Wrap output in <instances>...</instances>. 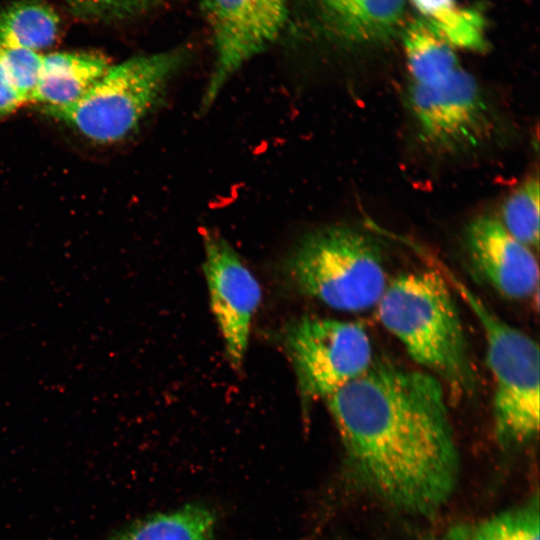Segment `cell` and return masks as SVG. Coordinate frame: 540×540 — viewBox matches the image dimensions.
<instances>
[{
    "instance_id": "cell-11",
    "label": "cell",
    "mask_w": 540,
    "mask_h": 540,
    "mask_svg": "<svg viewBox=\"0 0 540 540\" xmlns=\"http://www.w3.org/2000/svg\"><path fill=\"white\" fill-rule=\"evenodd\" d=\"M101 54L55 52L43 55L33 101L46 114L77 103L110 68Z\"/></svg>"
},
{
    "instance_id": "cell-3",
    "label": "cell",
    "mask_w": 540,
    "mask_h": 540,
    "mask_svg": "<svg viewBox=\"0 0 540 540\" xmlns=\"http://www.w3.org/2000/svg\"><path fill=\"white\" fill-rule=\"evenodd\" d=\"M282 274L293 291L348 312L377 305L388 285L377 243L364 232L342 225L301 238L286 256Z\"/></svg>"
},
{
    "instance_id": "cell-16",
    "label": "cell",
    "mask_w": 540,
    "mask_h": 540,
    "mask_svg": "<svg viewBox=\"0 0 540 540\" xmlns=\"http://www.w3.org/2000/svg\"><path fill=\"white\" fill-rule=\"evenodd\" d=\"M539 500L475 522L452 526L443 540H540Z\"/></svg>"
},
{
    "instance_id": "cell-21",
    "label": "cell",
    "mask_w": 540,
    "mask_h": 540,
    "mask_svg": "<svg viewBox=\"0 0 540 540\" xmlns=\"http://www.w3.org/2000/svg\"><path fill=\"white\" fill-rule=\"evenodd\" d=\"M23 105L0 60V117L14 113Z\"/></svg>"
},
{
    "instance_id": "cell-18",
    "label": "cell",
    "mask_w": 540,
    "mask_h": 540,
    "mask_svg": "<svg viewBox=\"0 0 540 540\" xmlns=\"http://www.w3.org/2000/svg\"><path fill=\"white\" fill-rule=\"evenodd\" d=\"M424 21L453 48L482 51L486 46L483 16L474 9L458 7L455 1Z\"/></svg>"
},
{
    "instance_id": "cell-10",
    "label": "cell",
    "mask_w": 540,
    "mask_h": 540,
    "mask_svg": "<svg viewBox=\"0 0 540 540\" xmlns=\"http://www.w3.org/2000/svg\"><path fill=\"white\" fill-rule=\"evenodd\" d=\"M465 242L471 263L499 293L511 299L537 294L539 268L535 255L498 218H475L466 229Z\"/></svg>"
},
{
    "instance_id": "cell-15",
    "label": "cell",
    "mask_w": 540,
    "mask_h": 540,
    "mask_svg": "<svg viewBox=\"0 0 540 540\" xmlns=\"http://www.w3.org/2000/svg\"><path fill=\"white\" fill-rule=\"evenodd\" d=\"M404 50L414 85H436L460 68L454 48L426 21L415 22L406 30Z\"/></svg>"
},
{
    "instance_id": "cell-12",
    "label": "cell",
    "mask_w": 540,
    "mask_h": 540,
    "mask_svg": "<svg viewBox=\"0 0 540 540\" xmlns=\"http://www.w3.org/2000/svg\"><path fill=\"white\" fill-rule=\"evenodd\" d=\"M342 33L357 40L389 36L400 23L406 0H322Z\"/></svg>"
},
{
    "instance_id": "cell-22",
    "label": "cell",
    "mask_w": 540,
    "mask_h": 540,
    "mask_svg": "<svg viewBox=\"0 0 540 540\" xmlns=\"http://www.w3.org/2000/svg\"><path fill=\"white\" fill-rule=\"evenodd\" d=\"M414 6L424 16L429 17L441 7L449 4L455 0H411Z\"/></svg>"
},
{
    "instance_id": "cell-8",
    "label": "cell",
    "mask_w": 540,
    "mask_h": 540,
    "mask_svg": "<svg viewBox=\"0 0 540 540\" xmlns=\"http://www.w3.org/2000/svg\"><path fill=\"white\" fill-rule=\"evenodd\" d=\"M210 23L215 64L201 109H208L224 85L247 61L265 50L281 33L286 0H200Z\"/></svg>"
},
{
    "instance_id": "cell-20",
    "label": "cell",
    "mask_w": 540,
    "mask_h": 540,
    "mask_svg": "<svg viewBox=\"0 0 540 540\" xmlns=\"http://www.w3.org/2000/svg\"><path fill=\"white\" fill-rule=\"evenodd\" d=\"M77 15L99 20L122 19L155 6L162 0H65Z\"/></svg>"
},
{
    "instance_id": "cell-14",
    "label": "cell",
    "mask_w": 540,
    "mask_h": 540,
    "mask_svg": "<svg viewBox=\"0 0 540 540\" xmlns=\"http://www.w3.org/2000/svg\"><path fill=\"white\" fill-rule=\"evenodd\" d=\"M59 17L39 0H18L0 11V48L21 47L38 51L57 37Z\"/></svg>"
},
{
    "instance_id": "cell-13",
    "label": "cell",
    "mask_w": 540,
    "mask_h": 540,
    "mask_svg": "<svg viewBox=\"0 0 540 540\" xmlns=\"http://www.w3.org/2000/svg\"><path fill=\"white\" fill-rule=\"evenodd\" d=\"M216 517L198 504L145 517L108 540H213Z\"/></svg>"
},
{
    "instance_id": "cell-19",
    "label": "cell",
    "mask_w": 540,
    "mask_h": 540,
    "mask_svg": "<svg viewBox=\"0 0 540 540\" xmlns=\"http://www.w3.org/2000/svg\"><path fill=\"white\" fill-rule=\"evenodd\" d=\"M0 60L22 103L33 101L39 82L43 55L27 48H0Z\"/></svg>"
},
{
    "instance_id": "cell-17",
    "label": "cell",
    "mask_w": 540,
    "mask_h": 540,
    "mask_svg": "<svg viewBox=\"0 0 540 540\" xmlns=\"http://www.w3.org/2000/svg\"><path fill=\"white\" fill-rule=\"evenodd\" d=\"M539 191L538 177H530L510 194L502 207L501 223L529 248L539 243Z\"/></svg>"
},
{
    "instance_id": "cell-4",
    "label": "cell",
    "mask_w": 540,
    "mask_h": 540,
    "mask_svg": "<svg viewBox=\"0 0 540 540\" xmlns=\"http://www.w3.org/2000/svg\"><path fill=\"white\" fill-rule=\"evenodd\" d=\"M185 60L186 51L175 49L110 66L77 103L48 115L93 142H118L156 107Z\"/></svg>"
},
{
    "instance_id": "cell-1",
    "label": "cell",
    "mask_w": 540,
    "mask_h": 540,
    "mask_svg": "<svg viewBox=\"0 0 540 540\" xmlns=\"http://www.w3.org/2000/svg\"><path fill=\"white\" fill-rule=\"evenodd\" d=\"M325 402L348 465L380 500L429 516L450 498L459 455L437 377L372 363Z\"/></svg>"
},
{
    "instance_id": "cell-9",
    "label": "cell",
    "mask_w": 540,
    "mask_h": 540,
    "mask_svg": "<svg viewBox=\"0 0 540 540\" xmlns=\"http://www.w3.org/2000/svg\"><path fill=\"white\" fill-rule=\"evenodd\" d=\"M203 270L213 315L231 366L239 369L246 355L252 318L261 301V288L225 239L204 234Z\"/></svg>"
},
{
    "instance_id": "cell-7",
    "label": "cell",
    "mask_w": 540,
    "mask_h": 540,
    "mask_svg": "<svg viewBox=\"0 0 540 540\" xmlns=\"http://www.w3.org/2000/svg\"><path fill=\"white\" fill-rule=\"evenodd\" d=\"M408 103L420 136L440 152H469L494 135V110L477 80L462 68L433 86L412 84Z\"/></svg>"
},
{
    "instance_id": "cell-2",
    "label": "cell",
    "mask_w": 540,
    "mask_h": 540,
    "mask_svg": "<svg viewBox=\"0 0 540 540\" xmlns=\"http://www.w3.org/2000/svg\"><path fill=\"white\" fill-rule=\"evenodd\" d=\"M383 326L418 364L458 395L475 388L476 377L456 303L434 271L404 273L388 283L378 304Z\"/></svg>"
},
{
    "instance_id": "cell-5",
    "label": "cell",
    "mask_w": 540,
    "mask_h": 540,
    "mask_svg": "<svg viewBox=\"0 0 540 540\" xmlns=\"http://www.w3.org/2000/svg\"><path fill=\"white\" fill-rule=\"evenodd\" d=\"M450 281L484 332L487 365L494 380L496 435L502 444H523L539 430L538 344L452 275Z\"/></svg>"
},
{
    "instance_id": "cell-6",
    "label": "cell",
    "mask_w": 540,
    "mask_h": 540,
    "mask_svg": "<svg viewBox=\"0 0 540 540\" xmlns=\"http://www.w3.org/2000/svg\"><path fill=\"white\" fill-rule=\"evenodd\" d=\"M304 410L364 374L373 363L371 341L355 322L306 316L281 334Z\"/></svg>"
}]
</instances>
